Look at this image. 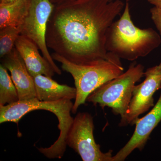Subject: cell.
Listing matches in <instances>:
<instances>
[{"instance_id": "1", "label": "cell", "mask_w": 161, "mask_h": 161, "mask_svg": "<svg viewBox=\"0 0 161 161\" xmlns=\"http://www.w3.org/2000/svg\"><path fill=\"white\" fill-rule=\"evenodd\" d=\"M125 6L121 0H77L55 6L47 23V47L77 64L107 59V31Z\"/></svg>"}, {"instance_id": "2", "label": "cell", "mask_w": 161, "mask_h": 161, "mask_svg": "<svg viewBox=\"0 0 161 161\" xmlns=\"http://www.w3.org/2000/svg\"><path fill=\"white\" fill-rule=\"evenodd\" d=\"M129 1L123 12L107 31L106 48L120 59L134 61L149 55L161 43L159 34L152 28L141 29L132 22Z\"/></svg>"}, {"instance_id": "3", "label": "cell", "mask_w": 161, "mask_h": 161, "mask_svg": "<svg viewBox=\"0 0 161 161\" xmlns=\"http://www.w3.org/2000/svg\"><path fill=\"white\" fill-rule=\"evenodd\" d=\"M74 103L69 99L55 101H42L36 98L19 100L15 103L0 107V123L13 122L18 124L27 113L37 110H44L53 113L59 121L60 135L48 148H38L39 152L47 158H61L66 151L65 139L74 118L71 115Z\"/></svg>"}, {"instance_id": "4", "label": "cell", "mask_w": 161, "mask_h": 161, "mask_svg": "<svg viewBox=\"0 0 161 161\" xmlns=\"http://www.w3.org/2000/svg\"><path fill=\"white\" fill-rule=\"evenodd\" d=\"M108 55L107 59L79 64L56 53L51 54L53 59L60 62L62 69L70 74L75 80L76 97L72 113L75 114L79 106L85 103L89 95L96 89L124 73L120 58L110 52Z\"/></svg>"}, {"instance_id": "5", "label": "cell", "mask_w": 161, "mask_h": 161, "mask_svg": "<svg viewBox=\"0 0 161 161\" xmlns=\"http://www.w3.org/2000/svg\"><path fill=\"white\" fill-rule=\"evenodd\" d=\"M144 66L133 62L126 71L103 84L92 92L86 99L94 106L98 105L103 109L112 108L115 115H120V121L126 115L136 83L144 76Z\"/></svg>"}, {"instance_id": "6", "label": "cell", "mask_w": 161, "mask_h": 161, "mask_svg": "<svg viewBox=\"0 0 161 161\" xmlns=\"http://www.w3.org/2000/svg\"><path fill=\"white\" fill-rule=\"evenodd\" d=\"M93 117L88 112H79L66 136L67 146L80 156L83 161H112V150L103 153L94 136Z\"/></svg>"}, {"instance_id": "7", "label": "cell", "mask_w": 161, "mask_h": 161, "mask_svg": "<svg viewBox=\"0 0 161 161\" xmlns=\"http://www.w3.org/2000/svg\"><path fill=\"white\" fill-rule=\"evenodd\" d=\"M28 14L21 26V35L25 36L36 43L44 58L51 65L55 73L61 74L48 51L46 35L47 23L55 5L50 0H29Z\"/></svg>"}, {"instance_id": "8", "label": "cell", "mask_w": 161, "mask_h": 161, "mask_svg": "<svg viewBox=\"0 0 161 161\" xmlns=\"http://www.w3.org/2000/svg\"><path fill=\"white\" fill-rule=\"evenodd\" d=\"M144 76L143 82L134 87L126 115L119 122L120 127L133 125L140 115L154 106L153 95L161 87V62L147 69Z\"/></svg>"}, {"instance_id": "9", "label": "cell", "mask_w": 161, "mask_h": 161, "mask_svg": "<svg viewBox=\"0 0 161 161\" xmlns=\"http://www.w3.org/2000/svg\"><path fill=\"white\" fill-rule=\"evenodd\" d=\"M161 121V93L156 104L149 113L134 122V132L130 140L116 154L112 161H124L136 149L142 151L146 146L151 132Z\"/></svg>"}, {"instance_id": "10", "label": "cell", "mask_w": 161, "mask_h": 161, "mask_svg": "<svg viewBox=\"0 0 161 161\" xmlns=\"http://www.w3.org/2000/svg\"><path fill=\"white\" fill-rule=\"evenodd\" d=\"M1 59L2 64L11 74L12 79L18 90L19 100L36 98L33 78L15 47Z\"/></svg>"}, {"instance_id": "11", "label": "cell", "mask_w": 161, "mask_h": 161, "mask_svg": "<svg viewBox=\"0 0 161 161\" xmlns=\"http://www.w3.org/2000/svg\"><path fill=\"white\" fill-rule=\"evenodd\" d=\"M15 47L32 76L40 74L52 78L54 75L55 72L51 65L40 55L36 44L29 38L19 35Z\"/></svg>"}, {"instance_id": "12", "label": "cell", "mask_w": 161, "mask_h": 161, "mask_svg": "<svg viewBox=\"0 0 161 161\" xmlns=\"http://www.w3.org/2000/svg\"><path fill=\"white\" fill-rule=\"evenodd\" d=\"M32 77L34 81L36 98L39 100L52 102L76 98V88L60 84L51 77L44 75L39 74Z\"/></svg>"}, {"instance_id": "13", "label": "cell", "mask_w": 161, "mask_h": 161, "mask_svg": "<svg viewBox=\"0 0 161 161\" xmlns=\"http://www.w3.org/2000/svg\"><path fill=\"white\" fill-rule=\"evenodd\" d=\"M29 7V0H18L0 4V29L7 26H22L28 14Z\"/></svg>"}, {"instance_id": "14", "label": "cell", "mask_w": 161, "mask_h": 161, "mask_svg": "<svg viewBox=\"0 0 161 161\" xmlns=\"http://www.w3.org/2000/svg\"><path fill=\"white\" fill-rule=\"evenodd\" d=\"M18 90L7 69L0 65V107L15 103L19 100Z\"/></svg>"}, {"instance_id": "15", "label": "cell", "mask_w": 161, "mask_h": 161, "mask_svg": "<svg viewBox=\"0 0 161 161\" xmlns=\"http://www.w3.org/2000/svg\"><path fill=\"white\" fill-rule=\"evenodd\" d=\"M21 26H7L0 29V57L1 58L9 53L15 47L16 41L19 36L21 35Z\"/></svg>"}, {"instance_id": "16", "label": "cell", "mask_w": 161, "mask_h": 161, "mask_svg": "<svg viewBox=\"0 0 161 161\" xmlns=\"http://www.w3.org/2000/svg\"><path fill=\"white\" fill-rule=\"evenodd\" d=\"M151 19L161 36V8L153 6L150 9Z\"/></svg>"}, {"instance_id": "17", "label": "cell", "mask_w": 161, "mask_h": 161, "mask_svg": "<svg viewBox=\"0 0 161 161\" xmlns=\"http://www.w3.org/2000/svg\"><path fill=\"white\" fill-rule=\"evenodd\" d=\"M50 2L55 6L60 5V4H64L70 2H74L77 0H50Z\"/></svg>"}, {"instance_id": "18", "label": "cell", "mask_w": 161, "mask_h": 161, "mask_svg": "<svg viewBox=\"0 0 161 161\" xmlns=\"http://www.w3.org/2000/svg\"><path fill=\"white\" fill-rule=\"evenodd\" d=\"M147 1L153 6L161 8V0H147Z\"/></svg>"}, {"instance_id": "19", "label": "cell", "mask_w": 161, "mask_h": 161, "mask_svg": "<svg viewBox=\"0 0 161 161\" xmlns=\"http://www.w3.org/2000/svg\"><path fill=\"white\" fill-rule=\"evenodd\" d=\"M18 0H0V4H6V3H12Z\"/></svg>"}, {"instance_id": "20", "label": "cell", "mask_w": 161, "mask_h": 161, "mask_svg": "<svg viewBox=\"0 0 161 161\" xmlns=\"http://www.w3.org/2000/svg\"><path fill=\"white\" fill-rule=\"evenodd\" d=\"M114 1V0H109L110 2H112V1ZM126 1H129V0H126Z\"/></svg>"}]
</instances>
